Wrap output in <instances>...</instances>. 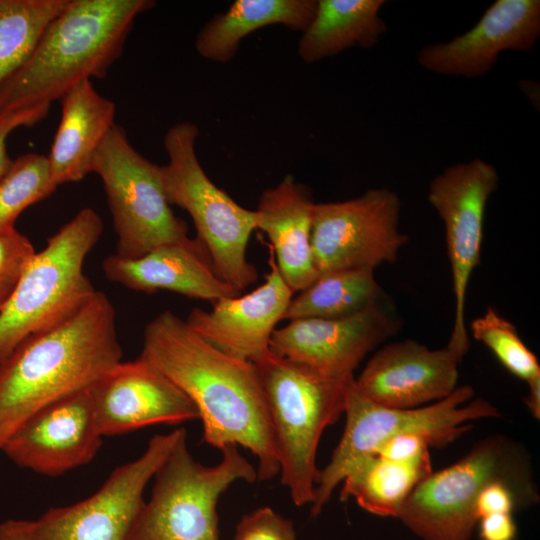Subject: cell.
<instances>
[{"instance_id": "cell-11", "label": "cell", "mask_w": 540, "mask_h": 540, "mask_svg": "<svg viewBox=\"0 0 540 540\" xmlns=\"http://www.w3.org/2000/svg\"><path fill=\"white\" fill-rule=\"evenodd\" d=\"M400 214L399 196L384 187L345 201L315 203L311 241L318 276L394 263L409 239L399 229Z\"/></svg>"}, {"instance_id": "cell-30", "label": "cell", "mask_w": 540, "mask_h": 540, "mask_svg": "<svg viewBox=\"0 0 540 540\" xmlns=\"http://www.w3.org/2000/svg\"><path fill=\"white\" fill-rule=\"evenodd\" d=\"M35 253L29 238L15 227L0 231V311L9 301Z\"/></svg>"}, {"instance_id": "cell-3", "label": "cell", "mask_w": 540, "mask_h": 540, "mask_svg": "<svg viewBox=\"0 0 540 540\" xmlns=\"http://www.w3.org/2000/svg\"><path fill=\"white\" fill-rule=\"evenodd\" d=\"M152 0H68L26 62L0 85V114L50 106L83 80L104 78Z\"/></svg>"}, {"instance_id": "cell-26", "label": "cell", "mask_w": 540, "mask_h": 540, "mask_svg": "<svg viewBox=\"0 0 540 540\" xmlns=\"http://www.w3.org/2000/svg\"><path fill=\"white\" fill-rule=\"evenodd\" d=\"M374 270L349 268L319 275L292 297L283 320L345 318L386 300Z\"/></svg>"}, {"instance_id": "cell-17", "label": "cell", "mask_w": 540, "mask_h": 540, "mask_svg": "<svg viewBox=\"0 0 540 540\" xmlns=\"http://www.w3.org/2000/svg\"><path fill=\"white\" fill-rule=\"evenodd\" d=\"M539 37V0H496L464 34L422 47L417 61L433 73L478 78L493 68L502 52H528Z\"/></svg>"}, {"instance_id": "cell-27", "label": "cell", "mask_w": 540, "mask_h": 540, "mask_svg": "<svg viewBox=\"0 0 540 540\" xmlns=\"http://www.w3.org/2000/svg\"><path fill=\"white\" fill-rule=\"evenodd\" d=\"M68 0H0V85L31 56Z\"/></svg>"}, {"instance_id": "cell-5", "label": "cell", "mask_w": 540, "mask_h": 540, "mask_svg": "<svg viewBox=\"0 0 540 540\" xmlns=\"http://www.w3.org/2000/svg\"><path fill=\"white\" fill-rule=\"evenodd\" d=\"M102 232L100 216L83 208L34 254L0 311V362L26 338L63 322L93 298L97 290L84 263Z\"/></svg>"}, {"instance_id": "cell-2", "label": "cell", "mask_w": 540, "mask_h": 540, "mask_svg": "<svg viewBox=\"0 0 540 540\" xmlns=\"http://www.w3.org/2000/svg\"><path fill=\"white\" fill-rule=\"evenodd\" d=\"M121 358L115 309L101 291L68 319L26 338L0 362V452L32 415L89 388Z\"/></svg>"}, {"instance_id": "cell-32", "label": "cell", "mask_w": 540, "mask_h": 540, "mask_svg": "<svg viewBox=\"0 0 540 540\" xmlns=\"http://www.w3.org/2000/svg\"><path fill=\"white\" fill-rule=\"evenodd\" d=\"M50 106L39 105L0 114V180L13 160L7 152V138L19 127L35 125L48 114Z\"/></svg>"}, {"instance_id": "cell-7", "label": "cell", "mask_w": 540, "mask_h": 540, "mask_svg": "<svg viewBox=\"0 0 540 540\" xmlns=\"http://www.w3.org/2000/svg\"><path fill=\"white\" fill-rule=\"evenodd\" d=\"M198 134L192 122L167 130L163 143L168 163L160 166L165 192L171 205L190 215L218 276L240 294L258 279L247 259L250 236L257 230L256 212L235 202L207 176L195 151Z\"/></svg>"}, {"instance_id": "cell-13", "label": "cell", "mask_w": 540, "mask_h": 540, "mask_svg": "<svg viewBox=\"0 0 540 540\" xmlns=\"http://www.w3.org/2000/svg\"><path fill=\"white\" fill-rule=\"evenodd\" d=\"M186 433L156 434L135 460L114 469L88 498L33 520L34 540H127L145 503L148 482Z\"/></svg>"}, {"instance_id": "cell-1", "label": "cell", "mask_w": 540, "mask_h": 540, "mask_svg": "<svg viewBox=\"0 0 540 540\" xmlns=\"http://www.w3.org/2000/svg\"><path fill=\"white\" fill-rule=\"evenodd\" d=\"M139 357L193 402L204 442L219 450L230 444L250 450L258 459L257 480L280 473L269 408L252 362L216 348L169 310L146 325Z\"/></svg>"}, {"instance_id": "cell-14", "label": "cell", "mask_w": 540, "mask_h": 540, "mask_svg": "<svg viewBox=\"0 0 540 540\" xmlns=\"http://www.w3.org/2000/svg\"><path fill=\"white\" fill-rule=\"evenodd\" d=\"M399 318L386 299L339 319L301 318L276 328L270 352L334 377L354 376L361 361L399 329Z\"/></svg>"}, {"instance_id": "cell-28", "label": "cell", "mask_w": 540, "mask_h": 540, "mask_svg": "<svg viewBox=\"0 0 540 540\" xmlns=\"http://www.w3.org/2000/svg\"><path fill=\"white\" fill-rule=\"evenodd\" d=\"M56 188L47 155L27 153L13 160L0 180V231L15 227L16 219L26 208L48 197Z\"/></svg>"}, {"instance_id": "cell-12", "label": "cell", "mask_w": 540, "mask_h": 540, "mask_svg": "<svg viewBox=\"0 0 540 540\" xmlns=\"http://www.w3.org/2000/svg\"><path fill=\"white\" fill-rule=\"evenodd\" d=\"M498 184L496 168L475 158L448 166L430 182L428 189V201L444 224L452 274L455 313L447 345L462 356L470 344L465 324L467 289L481 262L485 210Z\"/></svg>"}, {"instance_id": "cell-4", "label": "cell", "mask_w": 540, "mask_h": 540, "mask_svg": "<svg viewBox=\"0 0 540 540\" xmlns=\"http://www.w3.org/2000/svg\"><path fill=\"white\" fill-rule=\"evenodd\" d=\"M273 426L280 476L296 506L311 505L323 431L344 413L349 382L269 352L253 363Z\"/></svg>"}, {"instance_id": "cell-25", "label": "cell", "mask_w": 540, "mask_h": 540, "mask_svg": "<svg viewBox=\"0 0 540 540\" xmlns=\"http://www.w3.org/2000/svg\"><path fill=\"white\" fill-rule=\"evenodd\" d=\"M432 472L430 456L402 463L370 455L346 474L340 499L353 498L371 514L397 518L413 489Z\"/></svg>"}, {"instance_id": "cell-8", "label": "cell", "mask_w": 540, "mask_h": 540, "mask_svg": "<svg viewBox=\"0 0 540 540\" xmlns=\"http://www.w3.org/2000/svg\"><path fill=\"white\" fill-rule=\"evenodd\" d=\"M186 438L155 473L151 497L127 540H219V498L236 481L257 480V470L237 445L225 446L219 463L205 466L193 458Z\"/></svg>"}, {"instance_id": "cell-24", "label": "cell", "mask_w": 540, "mask_h": 540, "mask_svg": "<svg viewBox=\"0 0 540 540\" xmlns=\"http://www.w3.org/2000/svg\"><path fill=\"white\" fill-rule=\"evenodd\" d=\"M383 0H319L315 14L302 32L298 55L313 63L359 46L371 48L386 32L379 16Z\"/></svg>"}, {"instance_id": "cell-36", "label": "cell", "mask_w": 540, "mask_h": 540, "mask_svg": "<svg viewBox=\"0 0 540 540\" xmlns=\"http://www.w3.org/2000/svg\"><path fill=\"white\" fill-rule=\"evenodd\" d=\"M529 391L525 398L526 405L535 418L540 417V379L528 383Z\"/></svg>"}, {"instance_id": "cell-21", "label": "cell", "mask_w": 540, "mask_h": 540, "mask_svg": "<svg viewBox=\"0 0 540 540\" xmlns=\"http://www.w3.org/2000/svg\"><path fill=\"white\" fill-rule=\"evenodd\" d=\"M314 206L310 189L286 176L263 191L255 210L257 230L268 237L278 270L294 293L318 277L311 241Z\"/></svg>"}, {"instance_id": "cell-35", "label": "cell", "mask_w": 540, "mask_h": 540, "mask_svg": "<svg viewBox=\"0 0 540 540\" xmlns=\"http://www.w3.org/2000/svg\"><path fill=\"white\" fill-rule=\"evenodd\" d=\"M0 540H34L33 520L8 519L2 522Z\"/></svg>"}, {"instance_id": "cell-33", "label": "cell", "mask_w": 540, "mask_h": 540, "mask_svg": "<svg viewBox=\"0 0 540 540\" xmlns=\"http://www.w3.org/2000/svg\"><path fill=\"white\" fill-rule=\"evenodd\" d=\"M430 441L418 434H400L384 442L375 452L390 461L415 462L429 455Z\"/></svg>"}, {"instance_id": "cell-9", "label": "cell", "mask_w": 540, "mask_h": 540, "mask_svg": "<svg viewBox=\"0 0 540 540\" xmlns=\"http://www.w3.org/2000/svg\"><path fill=\"white\" fill-rule=\"evenodd\" d=\"M499 480L537 497L520 450L504 438H487L456 463L424 478L397 518L422 540H470L478 523V496Z\"/></svg>"}, {"instance_id": "cell-10", "label": "cell", "mask_w": 540, "mask_h": 540, "mask_svg": "<svg viewBox=\"0 0 540 540\" xmlns=\"http://www.w3.org/2000/svg\"><path fill=\"white\" fill-rule=\"evenodd\" d=\"M91 172L102 180L118 240L116 254L134 259L188 237L168 201L161 167L141 155L115 124L96 151Z\"/></svg>"}, {"instance_id": "cell-6", "label": "cell", "mask_w": 540, "mask_h": 540, "mask_svg": "<svg viewBox=\"0 0 540 540\" xmlns=\"http://www.w3.org/2000/svg\"><path fill=\"white\" fill-rule=\"evenodd\" d=\"M354 377L347 389L343 435L329 463L319 470L316 478L312 516L321 513L350 469L363 458L374 455L387 440L412 433L426 437L432 447H442L471 428L473 421L500 416L487 400L471 399L474 390L468 385L457 387L446 398L428 406L392 408L363 396L354 384Z\"/></svg>"}, {"instance_id": "cell-23", "label": "cell", "mask_w": 540, "mask_h": 540, "mask_svg": "<svg viewBox=\"0 0 540 540\" xmlns=\"http://www.w3.org/2000/svg\"><path fill=\"white\" fill-rule=\"evenodd\" d=\"M315 0H236L209 20L195 40L197 52L215 62H227L243 38L270 25L303 32L316 10Z\"/></svg>"}, {"instance_id": "cell-20", "label": "cell", "mask_w": 540, "mask_h": 540, "mask_svg": "<svg viewBox=\"0 0 540 540\" xmlns=\"http://www.w3.org/2000/svg\"><path fill=\"white\" fill-rule=\"evenodd\" d=\"M102 269L108 280L148 294L169 290L213 303L239 295L218 276L197 238L187 237L134 259L111 254L103 260Z\"/></svg>"}, {"instance_id": "cell-22", "label": "cell", "mask_w": 540, "mask_h": 540, "mask_svg": "<svg viewBox=\"0 0 540 540\" xmlns=\"http://www.w3.org/2000/svg\"><path fill=\"white\" fill-rule=\"evenodd\" d=\"M59 101L61 118L47 155L57 187L91 173L96 151L116 124L115 103L99 94L89 79L72 87Z\"/></svg>"}, {"instance_id": "cell-34", "label": "cell", "mask_w": 540, "mask_h": 540, "mask_svg": "<svg viewBox=\"0 0 540 540\" xmlns=\"http://www.w3.org/2000/svg\"><path fill=\"white\" fill-rule=\"evenodd\" d=\"M481 540H514L516 525L509 513H495L479 520Z\"/></svg>"}, {"instance_id": "cell-15", "label": "cell", "mask_w": 540, "mask_h": 540, "mask_svg": "<svg viewBox=\"0 0 540 540\" xmlns=\"http://www.w3.org/2000/svg\"><path fill=\"white\" fill-rule=\"evenodd\" d=\"M102 437L87 388L36 412L7 440L1 452L21 468L58 476L93 460Z\"/></svg>"}, {"instance_id": "cell-19", "label": "cell", "mask_w": 540, "mask_h": 540, "mask_svg": "<svg viewBox=\"0 0 540 540\" xmlns=\"http://www.w3.org/2000/svg\"><path fill=\"white\" fill-rule=\"evenodd\" d=\"M264 282L244 295L217 300L210 311L194 308L185 319L204 340L234 357L255 363L270 352V339L294 292L269 248Z\"/></svg>"}, {"instance_id": "cell-29", "label": "cell", "mask_w": 540, "mask_h": 540, "mask_svg": "<svg viewBox=\"0 0 540 540\" xmlns=\"http://www.w3.org/2000/svg\"><path fill=\"white\" fill-rule=\"evenodd\" d=\"M470 330L474 339L488 347L501 364L527 384L540 379L536 356L524 344L515 326L494 308L472 320Z\"/></svg>"}, {"instance_id": "cell-16", "label": "cell", "mask_w": 540, "mask_h": 540, "mask_svg": "<svg viewBox=\"0 0 540 540\" xmlns=\"http://www.w3.org/2000/svg\"><path fill=\"white\" fill-rule=\"evenodd\" d=\"M89 391L102 436L199 419L193 402L140 357L118 363L90 386Z\"/></svg>"}, {"instance_id": "cell-18", "label": "cell", "mask_w": 540, "mask_h": 540, "mask_svg": "<svg viewBox=\"0 0 540 540\" xmlns=\"http://www.w3.org/2000/svg\"><path fill=\"white\" fill-rule=\"evenodd\" d=\"M464 356L446 345L430 349L412 339L378 349L354 384L370 401L392 408H416L449 396Z\"/></svg>"}, {"instance_id": "cell-31", "label": "cell", "mask_w": 540, "mask_h": 540, "mask_svg": "<svg viewBox=\"0 0 540 540\" xmlns=\"http://www.w3.org/2000/svg\"><path fill=\"white\" fill-rule=\"evenodd\" d=\"M234 540H297L291 520L268 506L245 514L236 526Z\"/></svg>"}]
</instances>
